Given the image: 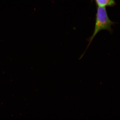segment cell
I'll return each instance as SVG.
<instances>
[{
    "label": "cell",
    "instance_id": "6da1fadb",
    "mask_svg": "<svg viewBox=\"0 0 120 120\" xmlns=\"http://www.w3.org/2000/svg\"><path fill=\"white\" fill-rule=\"evenodd\" d=\"M115 23L109 19L105 7H98L96 14L94 32L88 40L89 44L87 49L89 47L96 35L102 30H107L110 33H112L113 31L112 26Z\"/></svg>",
    "mask_w": 120,
    "mask_h": 120
},
{
    "label": "cell",
    "instance_id": "7a4b0ae2",
    "mask_svg": "<svg viewBox=\"0 0 120 120\" xmlns=\"http://www.w3.org/2000/svg\"><path fill=\"white\" fill-rule=\"evenodd\" d=\"M95 1L99 7H112L115 4L114 0H95Z\"/></svg>",
    "mask_w": 120,
    "mask_h": 120
}]
</instances>
